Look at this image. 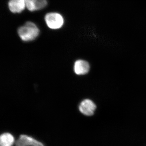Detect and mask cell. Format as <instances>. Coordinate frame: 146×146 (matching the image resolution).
<instances>
[{"instance_id":"obj_4","label":"cell","mask_w":146,"mask_h":146,"mask_svg":"<svg viewBox=\"0 0 146 146\" xmlns=\"http://www.w3.org/2000/svg\"><path fill=\"white\" fill-rule=\"evenodd\" d=\"M27 8L31 12L43 9L48 5L47 0H24Z\"/></svg>"},{"instance_id":"obj_2","label":"cell","mask_w":146,"mask_h":146,"mask_svg":"<svg viewBox=\"0 0 146 146\" xmlns=\"http://www.w3.org/2000/svg\"><path fill=\"white\" fill-rule=\"evenodd\" d=\"M44 20L48 27L53 30L61 28L65 23L63 16L60 13L55 12L47 13L45 15Z\"/></svg>"},{"instance_id":"obj_3","label":"cell","mask_w":146,"mask_h":146,"mask_svg":"<svg viewBox=\"0 0 146 146\" xmlns=\"http://www.w3.org/2000/svg\"><path fill=\"white\" fill-rule=\"evenodd\" d=\"M96 109V104L89 99L84 100L80 103L79 106L80 111L83 115L87 116H91L94 115Z\"/></svg>"},{"instance_id":"obj_7","label":"cell","mask_w":146,"mask_h":146,"mask_svg":"<svg viewBox=\"0 0 146 146\" xmlns=\"http://www.w3.org/2000/svg\"><path fill=\"white\" fill-rule=\"evenodd\" d=\"M90 65L88 62L83 60H76L74 65V71L76 74L84 75L89 72Z\"/></svg>"},{"instance_id":"obj_5","label":"cell","mask_w":146,"mask_h":146,"mask_svg":"<svg viewBox=\"0 0 146 146\" xmlns=\"http://www.w3.org/2000/svg\"><path fill=\"white\" fill-rule=\"evenodd\" d=\"M16 146H44L39 141L27 135H22L16 143Z\"/></svg>"},{"instance_id":"obj_1","label":"cell","mask_w":146,"mask_h":146,"mask_svg":"<svg viewBox=\"0 0 146 146\" xmlns=\"http://www.w3.org/2000/svg\"><path fill=\"white\" fill-rule=\"evenodd\" d=\"M39 29L36 25L31 21L27 22L18 30V35L24 42L35 40L39 35Z\"/></svg>"},{"instance_id":"obj_6","label":"cell","mask_w":146,"mask_h":146,"mask_svg":"<svg viewBox=\"0 0 146 146\" xmlns=\"http://www.w3.org/2000/svg\"><path fill=\"white\" fill-rule=\"evenodd\" d=\"M8 6L11 12L14 13H21L26 7L24 0H9Z\"/></svg>"},{"instance_id":"obj_8","label":"cell","mask_w":146,"mask_h":146,"mask_svg":"<svg viewBox=\"0 0 146 146\" xmlns=\"http://www.w3.org/2000/svg\"><path fill=\"white\" fill-rule=\"evenodd\" d=\"M14 142V137L10 133H3L0 137L1 146H12Z\"/></svg>"}]
</instances>
